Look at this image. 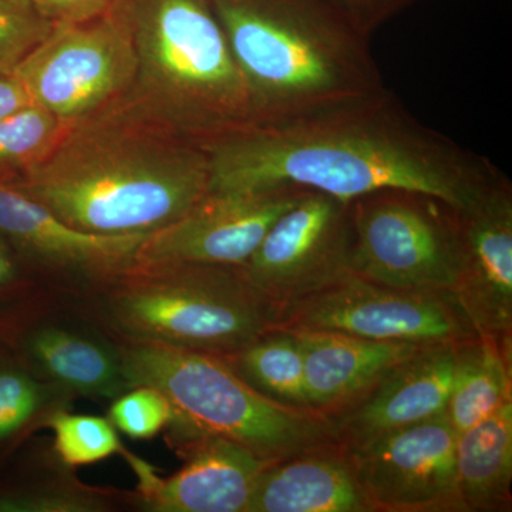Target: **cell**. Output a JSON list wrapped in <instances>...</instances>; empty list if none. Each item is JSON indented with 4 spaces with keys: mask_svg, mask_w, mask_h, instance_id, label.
<instances>
[{
    "mask_svg": "<svg viewBox=\"0 0 512 512\" xmlns=\"http://www.w3.org/2000/svg\"><path fill=\"white\" fill-rule=\"evenodd\" d=\"M274 329L325 330L419 345L478 336L453 292L392 288L356 274L282 309Z\"/></svg>",
    "mask_w": 512,
    "mask_h": 512,
    "instance_id": "obj_9",
    "label": "cell"
},
{
    "mask_svg": "<svg viewBox=\"0 0 512 512\" xmlns=\"http://www.w3.org/2000/svg\"><path fill=\"white\" fill-rule=\"evenodd\" d=\"M293 332L301 340L308 407L328 417L359 399L394 366L430 346L325 330Z\"/></svg>",
    "mask_w": 512,
    "mask_h": 512,
    "instance_id": "obj_18",
    "label": "cell"
},
{
    "mask_svg": "<svg viewBox=\"0 0 512 512\" xmlns=\"http://www.w3.org/2000/svg\"><path fill=\"white\" fill-rule=\"evenodd\" d=\"M185 464L161 478L146 461L126 454L138 477V498L153 512H247L259 474L272 461L224 437L197 429L171 430Z\"/></svg>",
    "mask_w": 512,
    "mask_h": 512,
    "instance_id": "obj_13",
    "label": "cell"
},
{
    "mask_svg": "<svg viewBox=\"0 0 512 512\" xmlns=\"http://www.w3.org/2000/svg\"><path fill=\"white\" fill-rule=\"evenodd\" d=\"M55 28L32 0H0V74H10Z\"/></svg>",
    "mask_w": 512,
    "mask_h": 512,
    "instance_id": "obj_26",
    "label": "cell"
},
{
    "mask_svg": "<svg viewBox=\"0 0 512 512\" xmlns=\"http://www.w3.org/2000/svg\"><path fill=\"white\" fill-rule=\"evenodd\" d=\"M511 348L491 336L457 343L446 416L457 434L511 402Z\"/></svg>",
    "mask_w": 512,
    "mask_h": 512,
    "instance_id": "obj_21",
    "label": "cell"
},
{
    "mask_svg": "<svg viewBox=\"0 0 512 512\" xmlns=\"http://www.w3.org/2000/svg\"><path fill=\"white\" fill-rule=\"evenodd\" d=\"M247 83L254 126H279L384 89L369 39L326 0H211Z\"/></svg>",
    "mask_w": 512,
    "mask_h": 512,
    "instance_id": "obj_3",
    "label": "cell"
},
{
    "mask_svg": "<svg viewBox=\"0 0 512 512\" xmlns=\"http://www.w3.org/2000/svg\"><path fill=\"white\" fill-rule=\"evenodd\" d=\"M220 357L256 392L286 406L308 407L303 350L293 330L271 329L237 352Z\"/></svg>",
    "mask_w": 512,
    "mask_h": 512,
    "instance_id": "obj_22",
    "label": "cell"
},
{
    "mask_svg": "<svg viewBox=\"0 0 512 512\" xmlns=\"http://www.w3.org/2000/svg\"><path fill=\"white\" fill-rule=\"evenodd\" d=\"M120 352L130 387H153L178 416L266 461L338 441L326 414L256 392L220 356L128 339Z\"/></svg>",
    "mask_w": 512,
    "mask_h": 512,
    "instance_id": "obj_6",
    "label": "cell"
},
{
    "mask_svg": "<svg viewBox=\"0 0 512 512\" xmlns=\"http://www.w3.org/2000/svg\"><path fill=\"white\" fill-rule=\"evenodd\" d=\"M350 25L370 39L372 33L416 0H326Z\"/></svg>",
    "mask_w": 512,
    "mask_h": 512,
    "instance_id": "obj_29",
    "label": "cell"
},
{
    "mask_svg": "<svg viewBox=\"0 0 512 512\" xmlns=\"http://www.w3.org/2000/svg\"><path fill=\"white\" fill-rule=\"evenodd\" d=\"M136 72L130 29L113 3L96 18L55 25L10 76L33 103L73 126L119 103Z\"/></svg>",
    "mask_w": 512,
    "mask_h": 512,
    "instance_id": "obj_8",
    "label": "cell"
},
{
    "mask_svg": "<svg viewBox=\"0 0 512 512\" xmlns=\"http://www.w3.org/2000/svg\"><path fill=\"white\" fill-rule=\"evenodd\" d=\"M456 348L457 343L427 346L330 416L339 443L357 446L446 412Z\"/></svg>",
    "mask_w": 512,
    "mask_h": 512,
    "instance_id": "obj_15",
    "label": "cell"
},
{
    "mask_svg": "<svg viewBox=\"0 0 512 512\" xmlns=\"http://www.w3.org/2000/svg\"><path fill=\"white\" fill-rule=\"evenodd\" d=\"M94 234H150L210 192L207 150L123 104L73 124L40 163L8 181Z\"/></svg>",
    "mask_w": 512,
    "mask_h": 512,
    "instance_id": "obj_2",
    "label": "cell"
},
{
    "mask_svg": "<svg viewBox=\"0 0 512 512\" xmlns=\"http://www.w3.org/2000/svg\"><path fill=\"white\" fill-rule=\"evenodd\" d=\"M33 104L32 97L10 74H0V120Z\"/></svg>",
    "mask_w": 512,
    "mask_h": 512,
    "instance_id": "obj_31",
    "label": "cell"
},
{
    "mask_svg": "<svg viewBox=\"0 0 512 512\" xmlns=\"http://www.w3.org/2000/svg\"><path fill=\"white\" fill-rule=\"evenodd\" d=\"M62 387L39 380L22 366L0 360V444L55 412Z\"/></svg>",
    "mask_w": 512,
    "mask_h": 512,
    "instance_id": "obj_24",
    "label": "cell"
},
{
    "mask_svg": "<svg viewBox=\"0 0 512 512\" xmlns=\"http://www.w3.org/2000/svg\"><path fill=\"white\" fill-rule=\"evenodd\" d=\"M104 315L128 340L224 356L274 329L238 266L136 264L109 282Z\"/></svg>",
    "mask_w": 512,
    "mask_h": 512,
    "instance_id": "obj_5",
    "label": "cell"
},
{
    "mask_svg": "<svg viewBox=\"0 0 512 512\" xmlns=\"http://www.w3.org/2000/svg\"><path fill=\"white\" fill-rule=\"evenodd\" d=\"M456 471L466 512L511 511L512 400L457 434Z\"/></svg>",
    "mask_w": 512,
    "mask_h": 512,
    "instance_id": "obj_20",
    "label": "cell"
},
{
    "mask_svg": "<svg viewBox=\"0 0 512 512\" xmlns=\"http://www.w3.org/2000/svg\"><path fill=\"white\" fill-rule=\"evenodd\" d=\"M460 211L433 195L397 188L350 201L353 272L392 288L454 292Z\"/></svg>",
    "mask_w": 512,
    "mask_h": 512,
    "instance_id": "obj_7",
    "label": "cell"
},
{
    "mask_svg": "<svg viewBox=\"0 0 512 512\" xmlns=\"http://www.w3.org/2000/svg\"><path fill=\"white\" fill-rule=\"evenodd\" d=\"M461 258L454 288L478 335L512 348V187L491 191L460 211Z\"/></svg>",
    "mask_w": 512,
    "mask_h": 512,
    "instance_id": "obj_14",
    "label": "cell"
},
{
    "mask_svg": "<svg viewBox=\"0 0 512 512\" xmlns=\"http://www.w3.org/2000/svg\"><path fill=\"white\" fill-rule=\"evenodd\" d=\"M247 512H375L339 441L272 461L259 474Z\"/></svg>",
    "mask_w": 512,
    "mask_h": 512,
    "instance_id": "obj_17",
    "label": "cell"
},
{
    "mask_svg": "<svg viewBox=\"0 0 512 512\" xmlns=\"http://www.w3.org/2000/svg\"><path fill=\"white\" fill-rule=\"evenodd\" d=\"M109 507L103 494L77 484H46L0 493V512H101Z\"/></svg>",
    "mask_w": 512,
    "mask_h": 512,
    "instance_id": "obj_28",
    "label": "cell"
},
{
    "mask_svg": "<svg viewBox=\"0 0 512 512\" xmlns=\"http://www.w3.org/2000/svg\"><path fill=\"white\" fill-rule=\"evenodd\" d=\"M350 202L306 190L238 266L276 311L355 274Z\"/></svg>",
    "mask_w": 512,
    "mask_h": 512,
    "instance_id": "obj_10",
    "label": "cell"
},
{
    "mask_svg": "<svg viewBox=\"0 0 512 512\" xmlns=\"http://www.w3.org/2000/svg\"><path fill=\"white\" fill-rule=\"evenodd\" d=\"M69 127L36 103L0 120V183L40 163Z\"/></svg>",
    "mask_w": 512,
    "mask_h": 512,
    "instance_id": "obj_23",
    "label": "cell"
},
{
    "mask_svg": "<svg viewBox=\"0 0 512 512\" xmlns=\"http://www.w3.org/2000/svg\"><path fill=\"white\" fill-rule=\"evenodd\" d=\"M202 147L210 156V191L295 185L350 202L397 188L468 211L510 181L487 157L420 123L386 87L279 126L248 127Z\"/></svg>",
    "mask_w": 512,
    "mask_h": 512,
    "instance_id": "obj_1",
    "label": "cell"
},
{
    "mask_svg": "<svg viewBox=\"0 0 512 512\" xmlns=\"http://www.w3.org/2000/svg\"><path fill=\"white\" fill-rule=\"evenodd\" d=\"M456 441L444 412L343 446L375 512H466L458 493Z\"/></svg>",
    "mask_w": 512,
    "mask_h": 512,
    "instance_id": "obj_11",
    "label": "cell"
},
{
    "mask_svg": "<svg viewBox=\"0 0 512 512\" xmlns=\"http://www.w3.org/2000/svg\"><path fill=\"white\" fill-rule=\"evenodd\" d=\"M305 191L295 185L210 191L180 220L151 232L138 251L136 264L242 266Z\"/></svg>",
    "mask_w": 512,
    "mask_h": 512,
    "instance_id": "obj_12",
    "label": "cell"
},
{
    "mask_svg": "<svg viewBox=\"0 0 512 512\" xmlns=\"http://www.w3.org/2000/svg\"><path fill=\"white\" fill-rule=\"evenodd\" d=\"M45 424L52 429L56 454L66 466H89L123 451L109 419L59 409L46 417Z\"/></svg>",
    "mask_w": 512,
    "mask_h": 512,
    "instance_id": "obj_25",
    "label": "cell"
},
{
    "mask_svg": "<svg viewBox=\"0 0 512 512\" xmlns=\"http://www.w3.org/2000/svg\"><path fill=\"white\" fill-rule=\"evenodd\" d=\"M55 25L84 22L103 15L116 0H32Z\"/></svg>",
    "mask_w": 512,
    "mask_h": 512,
    "instance_id": "obj_30",
    "label": "cell"
},
{
    "mask_svg": "<svg viewBox=\"0 0 512 512\" xmlns=\"http://www.w3.org/2000/svg\"><path fill=\"white\" fill-rule=\"evenodd\" d=\"M22 349L46 382L66 392L114 400L130 390L120 346L60 323H40L26 332Z\"/></svg>",
    "mask_w": 512,
    "mask_h": 512,
    "instance_id": "obj_19",
    "label": "cell"
},
{
    "mask_svg": "<svg viewBox=\"0 0 512 512\" xmlns=\"http://www.w3.org/2000/svg\"><path fill=\"white\" fill-rule=\"evenodd\" d=\"M150 234L82 231L23 192L0 183V235L52 268L109 284L136 265L138 251Z\"/></svg>",
    "mask_w": 512,
    "mask_h": 512,
    "instance_id": "obj_16",
    "label": "cell"
},
{
    "mask_svg": "<svg viewBox=\"0 0 512 512\" xmlns=\"http://www.w3.org/2000/svg\"><path fill=\"white\" fill-rule=\"evenodd\" d=\"M18 279V265L9 248L0 239V291H5Z\"/></svg>",
    "mask_w": 512,
    "mask_h": 512,
    "instance_id": "obj_32",
    "label": "cell"
},
{
    "mask_svg": "<svg viewBox=\"0 0 512 512\" xmlns=\"http://www.w3.org/2000/svg\"><path fill=\"white\" fill-rule=\"evenodd\" d=\"M177 416L167 397L148 386L131 387L120 394L109 412L111 424L134 440L153 439Z\"/></svg>",
    "mask_w": 512,
    "mask_h": 512,
    "instance_id": "obj_27",
    "label": "cell"
},
{
    "mask_svg": "<svg viewBox=\"0 0 512 512\" xmlns=\"http://www.w3.org/2000/svg\"><path fill=\"white\" fill-rule=\"evenodd\" d=\"M136 52L128 109L205 146L254 126L247 83L211 0H116Z\"/></svg>",
    "mask_w": 512,
    "mask_h": 512,
    "instance_id": "obj_4",
    "label": "cell"
}]
</instances>
